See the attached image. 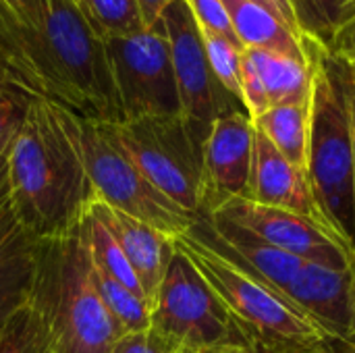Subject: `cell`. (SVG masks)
Masks as SVG:
<instances>
[{"instance_id": "obj_5", "label": "cell", "mask_w": 355, "mask_h": 353, "mask_svg": "<svg viewBox=\"0 0 355 353\" xmlns=\"http://www.w3.org/2000/svg\"><path fill=\"white\" fill-rule=\"evenodd\" d=\"M173 241L204 277L252 345L266 353H345L349 350L337 343L295 304L227 260L193 229Z\"/></svg>"}, {"instance_id": "obj_31", "label": "cell", "mask_w": 355, "mask_h": 353, "mask_svg": "<svg viewBox=\"0 0 355 353\" xmlns=\"http://www.w3.org/2000/svg\"><path fill=\"white\" fill-rule=\"evenodd\" d=\"M333 54H337L339 58L347 60V62H355V21L349 23L335 40L333 46Z\"/></svg>"}, {"instance_id": "obj_23", "label": "cell", "mask_w": 355, "mask_h": 353, "mask_svg": "<svg viewBox=\"0 0 355 353\" xmlns=\"http://www.w3.org/2000/svg\"><path fill=\"white\" fill-rule=\"evenodd\" d=\"M0 353H54L48 329L29 300L0 331Z\"/></svg>"}, {"instance_id": "obj_16", "label": "cell", "mask_w": 355, "mask_h": 353, "mask_svg": "<svg viewBox=\"0 0 355 353\" xmlns=\"http://www.w3.org/2000/svg\"><path fill=\"white\" fill-rule=\"evenodd\" d=\"M235 37L245 50H270L310 62L304 40L266 6L250 0H223Z\"/></svg>"}, {"instance_id": "obj_39", "label": "cell", "mask_w": 355, "mask_h": 353, "mask_svg": "<svg viewBox=\"0 0 355 353\" xmlns=\"http://www.w3.org/2000/svg\"><path fill=\"white\" fill-rule=\"evenodd\" d=\"M0 69H2L4 73H6V69H4V64H2V60H0ZM6 75H8V73H6ZM8 77H10V75H8Z\"/></svg>"}, {"instance_id": "obj_25", "label": "cell", "mask_w": 355, "mask_h": 353, "mask_svg": "<svg viewBox=\"0 0 355 353\" xmlns=\"http://www.w3.org/2000/svg\"><path fill=\"white\" fill-rule=\"evenodd\" d=\"M0 8L10 21L17 40L23 48L25 62H27V50L29 46L44 33L46 17H48V0H0ZM29 69V62H27ZM31 75V71H29ZM33 79V77H31ZM35 87V83H33ZM37 96V92H35Z\"/></svg>"}, {"instance_id": "obj_18", "label": "cell", "mask_w": 355, "mask_h": 353, "mask_svg": "<svg viewBox=\"0 0 355 353\" xmlns=\"http://www.w3.org/2000/svg\"><path fill=\"white\" fill-rule=\"evenodd\" d=\"M293 166L306 173L308 169V139H310V102L308 104H279L252 121Z\"/></svg>"}, {"instance_id": "obj_32", "label": "cell", "mask_w": 355, "mask_h": 353, "mask_svg": "<svg viewBox=\"0 0 355 353\" xmlns=\"http://www.w3.org/2000/svg\"><path fill=\"white\" fill-rule=\"evenodd\" d=\"M171 2H173V0H137V6H139L144 25H146V27H154L156 23H160L162 12H164V8H166Z\"/></svg>"}, {"instance_id": "obj_11", "label": "cell", "mask_w": 355, "mask_h": 353, "mask_svg": "<svg viewBox=\"0 0 355 353\" xmlns=\"http://www.w3.org/2000/svg\"><path fill=\"white\" fill-rule=\"evenodd\" d=\"M212 214L225 216L227 221L256 233L270 246L287 254H293L306 262L337 270L354 268L352 252L343 243H339L329 231H324L318 223L302 214L260 206L245 198L231 200Z\"/></svg>"}, {"instance_id": "obj_26", "label": "cell", "mask_w": 355, "mask_h": 353, "mask_svg": "<svg viewBox=\"0 0 355 353\" xmlns=\"http://www.w3.org/2000/svg\"><path fill=\"white\" fill-rule=\"evenodd\" d=\"M35 96L15 83L0 69V144H10L19 127L23 125Z\"/></svg>"}, {"instance_id": "obj_2", "label": "cell", "mask_w": 355, "mask_h": 353, "mask_svg": "<svg viewBox=\"0 0 355 353\" xmlns=\"http://www.w3.org/2000/svg\"><path fill=\"white\" fill-rule=\"evenodd\" d=\"M312 62L308 185L322 227L355 250V152L347 100V62L304 40Z\"/></svg>"}, {"instance_id": "obj_4", "label": "cell", "mask_w": 355, "mask_h": 353, "mask_svg": "<svg viewBox=\"0 0 355 353\" xmlns=\"http://www.w3.org/2000/svg\"><path fill=\"white\" fill-rule=\"evenodd\" d=\"M29 304L42 316L54 353H108L125 335L96 289L81 225L33 241Z\"/></svg>"}, {"instance_id": "obj_24", "label": "cell", "mask_w": 355, "mask_h": 353, "mask_svg": "<svg viewBox=\"0 0 355 353\" xmlns=\"http://www.w3.org/2000/svg\"><path fill=\"white\" fill-rule=\"evenodd\" d=\"M202 40L216 81L241 102V62L245 48L237 40L212 31H202Z\"/></svg>"}, {"instance_id": "obj_3", "label": "cell", "mask_w": 355, "mask_h": 353, "mask_svg": "<svg viewBox=\"0 0 355 353\" xmlns=\"http://www.w3.org/2000/svg\"><path fill=\"white\" fill-rule=\"evenodd\" d=\"M37 98L81 119L123 123L108 48L75 0H48L44 33L27 50Z\"/></svg>"}, {"instance_id": "obj_41", "label": "cell", "mask_w": 355, "mask_h": 353, "mask_svg": "<svg viewBox=\"0 0 355 353\" xmlns=\"http://www.w3.org/2000/svg\"><path fill=\"white\" fill-rule=\"evenodd\" d=\"M75 2H79V0H75Z\"/></svg>"}, {"instance_id": "obj_28", "label": "cell", "mask_w": 355, "mask_h": 353, "mask_svg": "<svg viewBox=\"0 0 355 353\" xmlns=\"http://www.w3.org/2000/svg\"><path fill=\"white\" fill-rule=\"evenodd\" d=\"M241 104L252 121L270 108V100L264 89V83L258 71L254 69L252 60L248 58L245 50H243V62H241Z\"/></svg>"}, {"instance_id": "obj_21", "label": "cell", "mask_w": 355, "mask_h": 353, "mask_svg": "<svg viewBox=\"0 0 355 353\" xmlns=\"http://www.w3.org/2000/svg\"><path fill=\"white\" fill-rule=\"evenodd\" d=\"M77 6L102 40L133 35L146 29L137 0H79Z\"/></svg>"}, {"instance_id": "obj_40", "label": "cell", "mask_w": 355, "mask_h": 353, "mask_svg": "<svg viewBox=\"0 0 355 353\" xmlns=\"http://www.w3.org/2000/svg\"><path fill=\"white\" fill-rule=\"evenodd\" d=\"M345 353H355V350H354V347H349V350H347Z\"/></svg>"}, {"instance_id": "obj_12", "label": "cell", "mask_w": 355, "mask_h": 353, "mask_svg": "<svg viewBox=\"0 0 355 353\" xmlns=\"http://www.w3.org/2000/svg\"><path fill=\"white\" fill-rule=\"evenodd\" d=\"M254 158V123L245 110L218 117L204 141V187L200 216H210L227 202L248 198Z\"/></svg>"}, {"instance_id": "obj_35", "label": "cell", "mask_w": 355, "mask_h": 353, "mask_svg": "<svg viewBox=\"0 0 355 353\" xmlns=\"http://www.w3.org/2000/svg\"><path fill=\"white\" fill-rule=\"evenodd\" d=\"M15 231H19V225H17V218H15L12 210H10V204H8V206H4V208L0 210V248L4 246V241H6Z\"/></svg>"}, {"instance_id": "obj_10", "label": "cell", "mask_w": 355, "mask_h": 353, "mask_svg": "<svg viewBox=\"0 0 355 353\" xmlns=\"http://www.w3.org/2000/svg\"><path fill=\"white\" fill-rule=\"evenodd\" d=\"M160 21L171 44L181 119L185 121L191 137L204 148L210 127L218 117L245 108L216 81L208 64L200 25L196 23L187 2L173 0L164 8Z\"/></svg>"}, {"instance_id": "obj_9", "label": "cell", "mask_w": 355, "mask_h": 353, "mask_svg": "<svg viewBox=\"0 0 355 353\" xmlns=\"http://www.w3.org/2000/svg\"><path fill=\"white\" fill-rule=\"evenodd\" d=\"M104 42L123 121L181 117L171 44L162 21L139 33Z\"/></svg>"}, {"instance_id": "obj_38", "label": "cell", "mask_w": 355, "mask_h": 353, "mask_svg": "<svg viewBox=\"0 0 355 353\" xmlns=\"http://www.w3.org/2000/svg\"><path fill=\"white\" fill-rule=\"evenodd\" d=\"M345 62H347V60H345ZM347 64L352 67V73H354V75H355V62H347Z\"/></svg>"}, {"instance_id": "obj_19", "label": "cell", "mask_w": 355, "mask_h": 353, "mask_svg": "<svg viewBox=\"0 0 355 353\" xmlns=\"http://www.w3.org/2000/svg\"><path fill=\"white\" fill-rule=\"evenodd\" d=\"M33 277V241L19 229L0 248V331L27 304Z\"/></svg>"}, {"instance_id": "obj_7", "label": "cell", "mask_w": 355, "mask_h": 353, "mask_svg": "<svg viewBox=\"0 0 355 353\" xmlns=\"http://www.w3.org/2000/svg\"><path fill=\"white\" fill-rule=\"evenodd\" d=\"M150 329L177 353H220L252 345L204 277L177 248L152 300Z\"/></svg>"}, {"instance_id": "obj_8", "label": "cell", "mask_w": 355, "mask_h": 353, "mask_svg": "<svg viewBox=\"0 0 355 353\" xmlns=\"http://www.w3.org/2000/svg\"><path fill=\"white\" fill-rule=\"evenodd\" d=\"M112 135L141 175L185 212L200 216L202 146L181 117H146L110 123Z\"/></svg>"}, {"instance_id": "obj_37", "label": "cell", "mask_w": 355, "mask_h": 353, "mask_svg": "<svg viewBox=\"0 0 355 353\" xmlns=\"http://www.w3.org/2000/svg\"><path fill=\"white\" fill-rule=\"evenodd\" d=\"M220 353H266L264 350L256 347V345H250V347H239V350H227V352Z\"/></svg>"}, {"instance_id": "obj_36", "label": "cell", "mask_w": 355, "mask_h": 353, "mask_svg": "<svg viewBox=\"0 0 355 353\" xmlns=\"http://www.w3.org/2000/svg\"><path fill=\"white\" fill-rule=\"evenodd\" d=\"M347 100H349V114H352V133H354V152H355V75L352 67L347 64ZM354 273H355V250H354Z\"/></svg>"}, {"instance_id": "obj_34", "label": "cell", "mask_w": 355, "mask_h": 353, "mask_svg": "<svg viewBox=\"0 0 355 353\" xmlns=\"http://www.w3.org/2000/svg\"><path fill=\"white\" fill-rule=\"evenodd\" d=\"M8 146L0 144V210L10 202V185H8Z\"/></svg>"}, {"instance_id": "obj_13", "label": "cell", "mask_w": 355, "mask_h": 353, "mask_svg": "<svg viewBox=\"0 0 355 353\" xmlns=\"http://www.w3.org/2000/svg\"><path fill=\"white\" fill-rule=\"evenodd\" d=\"M289 302L337 343L355 350V273L306 262L289 289Z\"/></svg>"}, {"instance_id": "obj_17", "label": "cell", "mask_w": 355, "mask_h": 353, "mask_svg": "<svg viewBox=\"0 0 355 353\" xmlns=\"http://www.w3.org/2000/svg\"><path fill=\"white\" fill-rule=\"evenodd\" d=\"M258 71L270 106L308 104L312 96V62H304L270 50H245Z\"/></svg>"}, {"instance_id": "obj_1", "label": "cell", "mask_w": 355, "mask_h": 353, "mask_svg": "<svg viewBox=\"0 0 355 353\" xmlns=\"http://www.w3.org/2000/svg\"><path fill=\"white\" fill-rule=\"evenodd\" d=\"M10 210L33 241L81 225L96 191L48 100L35 98L8 146Z\"/></svg>"}, {"instance_id": "obj_14", "label": "cell", "mask_w": 355, "mask_h": 353, "mask_svg": "<svg viewBox=\"0 0 355 353\" xmlns=\"http://www.w3.org/2000/svg\"><path fill=\"white\" fill-rule=\"evenodd\" d=\"M89 210L102 221V225L108 229V233L119 243L123 256L127 258L133 275L139 281V287H141L146 300L152 306V300L168 270L173 256H175L173 237L108 206L98 196L92 200Z\"/></svg>"}, {"instance_id": "obj_22", "label": "cell", "mask_w": 355, "mask_h": 353, "mask_svg": "<svg viewBox=\"0 0 355 353\" xmlns=\"http://www.w3.org/2000/svg\"><path fill=\"white\" fill-rule=\"evenodd\" d=\"M92 268H94L96 289H98L106 310L121 327V331L127 335V333H137V331L150 329V304L141 295L127 289L116 279L98 270L94 264H92Z\"/></svg>"}, {"instance_id": "obj_15", "label": "cell", "mask_w": 355, "mask_h": 353, "mask_svg": "<svg viewBox=\"0 0 355 353\" xmlns=\"http://www.w3.org/2000/svg\"><path fill=\"white\" fill-rule=\"evenodd\" d=\"M245 200L260 206L281 208L302 214L322 227L306 173L293 166L256 129H254V158H252L250 189Z\"/></svg>"}, {"instance_id": "obj_33", "label": "cell", "mask_w": 355, "mask_h": 353, "mask_svg": "<svg viewBox=\"0 0 355 353\" xmlns=\"http://www.w3.org/2000/svg\"><path fill=\"white\" fill-rule=\"evenodd\" d=\"M250 2H256V4H262V6H266L270 12H275L287 27H291L297 35H300V31H297V25H295V17H293V10H291V6H289V2L287 0H250ZM302 37V35H300Z\"/></svg>"}, {"instance_id": "obj_29", "label": "cell", "mask_w": 355, "mask_h": 353, "mask_svg": "<svg viewBox=\"0 0 355 353\" xmlns=\"http://www.w3.org/2000/svg\"><path fill=\"white\" fill-rule=\"evenodd\" d=\"M185 2L202 31H212V33H220V35L237 40L223 0H185Z\"/></svg>"}, {"instance_id": "obj_20", "label": "cell", "mask_w": 355, "mask_h": 353, "mask_svg": "<svg viewBox=\"0 0 355 353\" xmlns=\"http://www.w3.org/2000/svg\"><path fill=\"white\" fill-rule=\"evenodd\" d=\"M302 40L333 52L337 35L355 21V0H287Z\"/></svg>"}, {"instance_id": "obj_6", "label": "cell", "mask_w": 355, "mask_h": 353, "mask_svg": "<svg viewBox=\"0 0 355 353\" xmlns=\"http://www.w3.org/2000/svg\"><path fill=\"white\" fill-rule=\"evenodd\" d=\"M52 108L102 202L173 239L191 229L198 216L179 208L141 175L114 139L110 123L81 119L56 104Z\"/></svg>"}, {"instance_id": "obj_30", "label": "cell", "mask_w": 355, "mask_h": 353, "mask_svg": "<svg viewBox=\"0 0 355 353\" xmlns=\"http://www.w3.org/2000/svg\"><path fill=\"white\" fill-rule=\"evenodd\" d=\"M108 353H177L162 337H158L152 329L127 333L123 335Z\"/></svg>"}, {"instance_id": "obj_27", "label": "cell", "mask_w": 355, "mask_h": 353, "mask_svg": "<svg viewBox=\"0 0 355 353\" xmlns=\"http://www.w3.org/2000/svg\"><path fill=\"white\" fill-rule=\"evenodd\" d=\"M0 60H2L6 73L10 75V79L35 96V87H33V81H31V75H29V69L25 62L23 48L17 40V33H15L10 21L2 12V8H0Z\"/></svg>"}]
</instances>
